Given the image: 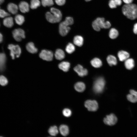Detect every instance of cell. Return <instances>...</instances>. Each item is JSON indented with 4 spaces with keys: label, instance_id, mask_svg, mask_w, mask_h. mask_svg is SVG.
Here are the masks:
<instances>
[{
    "label": "cell",
    "instance_id": "obj_37",
    "mask_svg": "<svg viewBox=\"0 0 137 137\" xmlns=\"http://www.w3.org/2000/svg\"><path fill=\"white\" fill-rule=\"evenodd\" d=\"M10 15V14L8 13L4 10L1 9L0 7V18H3Z\"/></svg>",
    "mask_w": 137,
    "mask_h": 137
},
{
    "label": "cell",
    "instance_id": "obj_16",
    "mask_svg": "<svg viewBox=\"0 0 137 137\" xmlns=\"http://www.w3.org/2000/svg\"><path fill=\"white\" fill-rule=\"evenodd\" d=\"M7 9L8 11L12 14H15L18 12V7L17 5L14 4L10 3L7 6Z\"/></svg>",
    "mask_w": 137,
    "mask_h": 137
},
{
    "label": "cell",
    "instance_id": "obj_12",
    "mask_svg": "<svg viewBox=\"0 0 137 137\" xmlns=\"http://www.w3.org/2000/svg\"><path fill=\"white\" fill-rule=\"evenodd\" d=\"M117 56L120 61H124L130 57L129 53L127 52L121 50L119 51L117 53Z\"/></svg>",
    "mask_w": 137,
    "mask_h": 137
},
{
    "label": "cell",
    "instance_id": "obj_1",
    "mask_svg": "<svg viewBox=\"0 0 137 137\" xmlns=\"http://www.w3.org/2000/svg\"><path fill=\"white\" fill-rule=\"evenodd\" d=\"M123 13L127 18L134 20L137 18V5L131 3L126 4L122 7Z\"/></svg>",
    "mask_w": 137,
    "mask_h": 137
},
{
    "label": "cell",
    "instance_id": "obj_24",
    "mask_svg": "<svg viewBox=\"0 0 137 137\" xmlns=\"http://www.w3.org/2000/svg\"><path fill=\"white\" fill-rule=\"evenodd\" d=\"M83 39L81 36H76L73 39V42L76 45L80 47L82 46L83 44Z\"/></svg>",
    "mask_w": 137,
    "mask_h": 137
},
{
    "label": "cell",
    "instance_id": "obj_31",
    "mask_svg": "<svg viewBox=\"0 0 137 137\" xmlns=\"http://www.w3.org/2000/svg\"><path fill=\"white\" fill-rule=\"evenodd\" d=\"M50 10L51 13L56 15L58 18L61 19L62 14L59 10L55 8L52 7L50 8Z\"/></svg>",
    "mask_w": 137,
    "mask_h": 137
},
{
    "label": "cell",
    "instance_id": "obj_15",
    "mask_svg": "<svg viewBox=\"0 0 137 137\" xmlns=\"http://www.w3.org/2000/svg\"><path fill=\"white\" fill-rule=\"evenodd\" d=\"M19 8L21 12L23 13L28 12L29 10V6L27 2L22 1L19 4Z\"/></svg>",
    "mask_w": 137,
    "mask_h": 137
},
{
    "label": "cell",
    "instance_id": "obj_34",
    "mask_svg": "<svg viewBox=\"0 0 137 137\" xmlns=\"http://www.w3.org/2000/svg\"><path fill=\"white\" fill-rule=\"evenodd\" d=\"M8 81L7 78L3 75L0 76V84L2 86H5L8 83Z\"/></svg>",
    "mask_w": 137,
    "mask_h": 137
},
{
    "label": "cell",
    "instance_id": "obj_28",
    "mask_svg": "<svg viewBox=\"0 0 137 137\" xmlns=\"http://www.w3.org/2000/svg\"><path fill=\"white\" fill-rule=\"evenodd\" d=\"M48 132L52 136H56L58 133V130L57 127L55 126L50 127L48 130Z\"/></svg>",
    "mask_w": 137,
    "mask_h": 137
},
{
    "label": "cell",
    "instance_id": "obj_33",
    "mask_svg": "<svg viewBox=\"0 0 137 137\" xmlns=\"http://www.w3.org/2000/svg\"><path fill=\"white\" fill-rule=\"evenodd\" d=\"M41 3L43 6L44 7L51 6L54 4L53 0H41Z\"/></svg>",
    "mask_w": 137,
    "mask_h": 137
},
{
    "label": "cell",
    "instance_id": "obj_26",
    "mask_svg": "<svg viewBox=\"0 0 137 137\" xmlns=\"http://www.w3.org/2000/svg\"><path fill=\"white\" fill-rule=\"evenodd\" d=\"M119 33L117 29L115 28H111L109 32V36L110 38L112 39L116 38L118 36Z\"/></svg>",
    "mask_w": 137,
    "mask_h": 137
},
{
    "label": "cell",
    "instance_id": "obj_9",
    "mask_svg": "<svg viewBox=\"0 0 137 137\" xmlns=\"http://www.w3.org/2000/svg\"><path fill=\"white\" fill-rule=\"evenodd\" d=\"M74 70L80 76L83 77L87 75L88 74L87 70L84 68L82 66L78 64L74 68Z\"/></svg>",
    "mask_w": 137,
    "mask_h": 137
},
{
    "label": "cell",
    "instance_id": "obj_47",
    "mask_svg": "<svg viewBox=\"0 0 137 137\" xmlns=\"http://www.w3.org/2000/svg\"><path fill=\"white\" fill-rule=\"evenodd\" d=\"M86 1H87V2H88V1H89L91 0H85Z\"/></svg>",
    "mask_w": 137,
    "mask_h": 137
},
{
    "label": "cell",
    "instance_id": "obj_4",
    "mask_svg": "<svg viewBox=\"0 0 137 137\" xmlns=\"http://www.w3.org/2000/svg\"><path fill=\"white\" fill-rule=\"evenodd\" d=\"M117 118L114 114L111 113L106 115L104 118L103 121L106 125L112 126L115 125L117 121Z\"/></svg>",
    "mask_w": 137,
    "mask_h": 137
},
{
    "label": "cell",
    "instance_id": "obj_39",
    "mask_svg": "<svg viewBox=\"0 0 137 137\" xmlns=\"http://www.w3.org/2000/svg\"><path fill=\"white\" fill-rule=\"evenodd\" d=\"M92 26L94 29L97 31H99L100 30V28L97 24L95 21L92 23Z\"/></svg>",
    "mask_w": 137,
    "mask_h": 137
},
{
    "label": "cell",
    "instance_id": "obj_22",
    "mask_svg": "<svg viewBox=\"0 0 137 137\" xmlns=\"http://www.w3.org/2000/svg\"><path fill=\"white\" fill-rule=\"evenodd\" d=\"M55 56L57 60H61L64 58L65 53L62 50L58 49L55 51Z\"/></svg>",
    "mask_w": 137,
    "mask_h": 137
},
{
    "label": "cell",
    "instance_id": "obj_25",
    "mask_svg": "<svg viewBox=\"0 0 137 137\" xmlns=\"http://www.w3.org/2000/svg\"><path fill=\"white\" fill-rule=\"evenodd\" d=\"M90 63L92 66L96 68L100 67L102 65L101 60L97 58H95L93 59L91 61Z\"/></svg>",
    "mask_w": 137,
    "mask_h": 137
},
{
    "label": "cell",
    "instance_id": "obj_6",
    "mask_svg": "<svg viewBox=\"0 0 137 137\" xmlns=\"http://www.w3.org/2000/svg\"><path fill=\"white\" fill-rule=\"evenodd\" d=\"M84 106L88 110L91 111H95L98 108V104L95 100H88L85 102Z\"/></svg>",
    "mask_w": 137,
    "mask_h": 137
},
{
    "label": "cell",
    "instance_id": "obj_42",
    "mask_svg": "<svg viewBox=\"0 0 137 137\" xmlns=\"http://www.w3.org/2000/svg\"><path fill=\"white\" fill-rule=\"evenodd\" d=\"M133 31L134 34H137V23L134 25Z\"/></svg>",
    "mask_w": 137,
    "mask_h": 137
},
{
    "label": "cell",
    "instance_id": "obj_23",
    "mask_svg": "<svg viewBox=\"0 0 137 137\" xmlns=\"http://www.w3.org/2000/svg\"><path fill=\"white\" fill-rule=\"evenodd\" d=\"M61 134L63 136H67L69 133V129L68 126L65 125H61L59 128Z\"/></svg>",
    "mask_w": 137,
    "mask_h": 137
},
{
    "label": "cell",
    "instance_id": "obj_17",
    "mask_svg": "<svg viewBox=\"0 0 137 137\" xmlns=\"http://www.w3.org/2000/svg\"><path fill=\"white\" fill-rule=\"evenodd\" d=\"M70 66L69 62L67 61H62L58 65L59 68L64 72H66L69 70Z\"/></svg>",
    "mask_w": 137,
    "mask_h": 137
},
{
    "label": "cell",
    "instance_id": "obj_10",
    "mask_svg": "<svg viewBox=\"0 0 137 137\" xmlns=\"http://www.w3.org/2000/svg\"><path fill=\"white\" fill-rule=\"evenodd\" d=\"M46 17L47 20L51 23L59 22L61 20L56 15L49 12H47L46 13Z\"/></svg>",
    "mask_w": 137,
    "mask_h": 137
},
{
    "label": "cell",
    "instance_id": "obj_2",
    "mask_svg": "<svg viewBox=\"0 0 137 137\" xmlns=\"http://www.w3.org/2000/svg\"><path fill=\"white\" fill-rule=\"evenodd\" d=\"M105 81L103 77H100L97 78L95 80L93 89L96 94H99L104 91L105 85Z\"/></svg>",
    "mask_w": 137,
    "mask_h": 137
},
{
    "label": "cell",
    "instance_id": "obj_8",
    "mask_svg": "<svg viewBox=\"0 0 137 137\" xmlns=\"http://www.w3.org/2000/svg\"><path fill=\"white\" fill-rule=\"evenodd\" d=\"M70 30V28L64 22H61L59 26V32L62 36H66Z\"/></svg>",
    "mask_w": 137,
    "mask_h": 137
},
{
    "label": "cell",
    "instance_id": "obj_44",
    "mask_svg": "<svg viewBox=\"0 0 137 137\" xmlns=\"http://www.w3.org/2000/svg\"><path fill=\"white\" fill-rule=\"evenodd\" d=\"M123 2L126 4H129L132 3L133 0H123Z\"/></svg>",
    "mask_w": 137,
    "mask_h": 137
},
{
    "label": "cell",
    "instance_id": "obj_19",
    "mask_svg": "<svg viewBox=\"0 0 137 137\" xmlns=\"http://www.w3.org/2000/svg\"><path fill=\"white\" fill-rule=\"evenodd\" d=\"M26 49L29 52L34 54L36 53L38 51L37 49L35 47L34 44L32 42H29L26 45Z\"/></svg>",
    "mask_w": 137,
    "mask_h": 137
},
{
    "label": "cell",
    "instance_id": "obj_40",
    "mask_svg": "<svg viewBox=\"0 0 137 137\" xmlns=\"http://www.w3.org/2000/svg\"><path fill=\"white\" fill-rule=\"evenodd\" d=\"M56 3L59 6L63 5L65 3L66 0H55Z\"/></svg>",
    "mask_w": 137,
    "mask_h": 137
},
{
    "label": "cell",
    "instance_id": "obj_45",
    "mask_svg": "<svg viewBox=\"0 0 137 137\" xmlns=\"http://www.w3.org/2000/svg\"><path fill=\"white\" fill-rule=\"evenodd\" d=\"M3 40V36L1 33L0 32V43L2 42Z\"/></svg>",
    "mask_w": 137,
    "mask_h": 137
},
{
    "label": "cell",
    "instance_id": "obj_14",
    "mask_svg": "<svg viewBox=\"0 0 137 137\" xmlns=\"http://www.w3.org/2000/svg\"><path fill=\"white\" fill-rule=\"evenodd\" d=\"M124 65L127 70H131L135 66V62L133 59L129 58L124 61Z\"/></svg>",
    "mask_w": 137,
    "mask_h": 137
},
{
    "label": "cell",
    "instance_id": "obj_32",
    "mask_svg": "<svg viewBox=\"0 0 137 137\" xmlns=\"http://www.w3.org/2000/svg\"><path fill=\"white\" fill-rule=\"evenodd\" d=\"M40 5V2L39 0H31L30 7L32 9H35Z\"/></svg>",
    "mask_w": 137,
    "mask_h": 137
},
{
    "label": "cell",
    "instance_id": "obj_3",
    "mask_svg": "<svg viewBox=\"0 0 137 137\" xmlns=\"http://www.w3.org/2000/svg\"><path fill=\"white\" fill-rule=\"evenodd\" d=\"M8 48L10 50V55L12 59H14L15 57L18 58L20 56L21 50L19 45L10 44L8 45Z\"/></svg>",
    "mask_w": 137,
    "mask_h": 137
},
{
    "label": "cell",
    "instance_id": "obj_30",
    "mask_svg": "<svg viewBox=\"0 0 137 137\" xmlns=\"http://www.w3.org/2000/svg\"><path fill=\"white\" fill-rule=\"evenodd\" d=\"M75 50V47L74 45L71 43H69L66 45L65 50L69 54H71Z\"/></svg>",
    "mask_w": 137,
    "mask_h": 137
},
{
    "label": "cell",
    "instance_id": "obj_36",
    "mask_svg": "<svg viewBox=\"0 0 137 137\" xmlns=\"http://www.w3.org/2000/svg\"><path fill=\"white\" fill-rule=\"evenodd\" d=\"M64 21L68 26L72 25L74 23V20L73 18L70 16L66 17Z\"/></svg>",
    "mask_w": 137,
    "mask_h": 137
},
{
    "label": "cell",
    "instance_id": "obj_43",
    "mask_svg": "<svg viewBox=\"0 0 137 137\" xmlns=\"http://www.w3.org/2000/svg\"><path fill=\"white\" fill-rule=\"evenodd\" d=\"M114 1L117 6H120L122 4L121 0H114Z\"/></svg>",
    "mask_w": 137,
    "mask_h": 137
},
{
    "label": "cell",
    "instance_id": "obj_5",
    "mask_svg": "<svg viewBox=\"0 0 137 137\" xmlns=\"http://www.w3.org/2000/svg\"><path fill=\"white\" fill-rule=\"evenodd\" d=\"M12 34L13 38L17 41H20L25 38V31L21 28L15 29L13 31Z\"/></svg>",
    "mask_w": 137,
    "mask_h": 137
},
{
    "label": "cell",
    "instance_id": "obj_13",
    "mask_svg": "<svg viewBox=\"0 0 137 137\" xmlns=\"http://www.w3.org/2000/svg\"><path fill=\"white\" fill-rule=\"evenodd\" d=\"M6 57L3 53H0V72H3L5 68Z\"/></svg>",
    "mask_w": 137,
    "mask_h": 137
},
{
    "label": "cell",
    "instance_id": "obj_41",
    "mask_svg": "<svg viewBox=\"0 0 137 137\" xmlns=\"http://www.w3.org/2000/svg\"><path fill=\"white\" fill-rule=\"evenodd\" d=\"M111 26V24L109 21L105 22L104 28L107 29L109 28Z\"/></svg>",
    "mask_w": 137,
    "mask_h": 137
},
{
    "label": "cell",
    "instance_id": "obj_46",
    "mask_svg": "<svg viewBox=\"0 0 137 137\" xmlns=\"http://www.w3.org/2000/svg\"><path fill=\"white\" fill-rule=\"evenodd\" d=\"M4 1V0H0V5L3 3Z\"/></svg>",
    "mask_w": 137,
    "mask_h": 137
},
{
    "label": "cell",
    "instance_id": "obj_7",
    "mask_svg": "<svg viewBox=\"0 0 137 137\" xmlns=\"http://www.w3.org/2000/svg\"><path fill=\"white\" fill-rule=\"evenodd\" d=\"M53 54L49 50L45 49L42 50L39 54V57L44 60L47 61H52L53 58Z\"/></svg>",
    "mask_w": 137,
    "mask_h": 137
},
{
    "label": "cell",
    "instance_id": "obj_18",
    "mask_svg": "<svg viewBox=\"0 0 137 137\" xmlns=\"http://www.w3.org/2000/svg\"><path fill=\"white\" fill-rule=\"evenodd\" d=\"M74 88L76 90L77 92H83L85 90V85L83 82H78L75 84Z\"/></svg>",
    "mask_w": 137,
    "mask_h": 137
},
{
    "label": "cell",
    "instance_id": "obj_35",
    "mask_svg": "<svg viewBox=\"0 0 137 137\" xmlns=\"http://www.w3.org/2000/svg\"><path fill=\"white\" fill-rule=\"evenodd\" d=\"M62 114L63 115L66 117H70L72 115L71 110L68 108H65L62 111Z\"/></svg>",
    "mask_w": 137,
    "mask_h": 137
},
{
    "label": "cell",
    "instance_id": "obj_38",
    "mask_svg": "<svg viewBox=\"0 0 137 137\" xmlns=\"http://www.w3.org/2000/svg\"><path fill=\"white\" fill-rule=\"evenodd\" d=\"M109 5L110 7L111 8H116L117 6L114 0H110L109 1Z\"/></svg>",
    "mask_w": 137,
    "mask_h": 137
},
{
    "label": "cell",
    "instance_id": "obj_21",
    "mask_svg": "<svg viewBox=\"0 0 137 137\" xmlns=\"http://www.w3.org/2000/svg\"><path fill=\"white\" fill-rule=\"evenodd\" d=\"M107 60L108 63L110 66L116 65L117 63L116 58L113 55L108 56L107 58Z\"/></svg>",
    "mask_w": 137,
    "mask_h": 137
},
{
    "label": "cell",
    "instance_id": "obj_11",
    "mask_svg": "<svg viewBox=\"0 0 137 137\" xmlns=\"http://www.w3.org/2000/svg\"><path fill=\"white\" fill-rule=\"evenodd\" d=\"M129 94L127 96V98L130 102L135 103L137 102V91L133 89L129 90Z\"/></svg>",
    "mask_w": 137,
    "mask_h": 137
},
{
    "label": "cell",
    "instance_id": "obj_27",
    "mask_svg": "<svg viewBox=\"0 0 137 137\" xmlns=\"http://www.w3.org/2000/svg\"><path fill=\"white\" fill-rule=\"evenodd\" d=\"M15 20L17 24L19 25H21L25 21L24 16L21 14L16 15L15 17Z\"/></svg>",
    "mask_w": 137,
    "mask_h": 137
},
{
    "label": "cell",
    "instance_id": "obj_20",
    "mask_svg": "<svg viewBox=\"0 0 137 137\" xmlns=\"http://www.w3.org/2000/svg\"><path fill=\"white\" fill-rule=\"evenodd\" d=\"M3 22L4 26L8 28H11L13 25V19L11 17L5 18L3 20Z\"/></svg>",
    "mask_w": 137,
    "mask_h": 137
},
{
    "label": "cell",
    "instance_id": "obj_29",
    "mask_svg": "<svg viewBox=\"0 0 137 137\" xmlns=\"http://www.w3.org/2000/svg\"><path fill=\"white\" fill-rule=\"evenodd\" d=\"M94 21L100 28H104L105 22V19L104 18H98Z\"/></svg>",
    "mask_w": 137,
    "mask_h": 137
}]
</instances>
